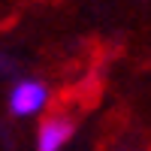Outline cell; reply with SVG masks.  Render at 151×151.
<instances>
[{
    "label": "cell",
    "instance_id": "1",
    "mask_svg": "<svg viewBox=\"0 0 151 151\" xmlns=\"http://www.w3.org/2000/svg\"><path fill=\"white\" fill-rule=\"evenodd\" d=\"M48 100H52V91H48L45 82H40V79H18L9 88L6 103H9V112L15 118H40L48 109Z\"/></svg>",
    "mask_w": 151,
    "mask_h": 151
},
{
    "label": "cell",
    "instance_id": "2",
    "mask_svg": "<svg viewBox=\"0 0 151 151\" xmlns=\"http://www.w3.org/2000/svg\"><path fill=\"white\" fill-rule=\"evenodd\" d=\"M73 121L67 115H48L40 121L36 130V151H64V145L73 139Z\"/></svg>",
    "mask_w": 151,
    "mask_h": 151
}]
</instances>
